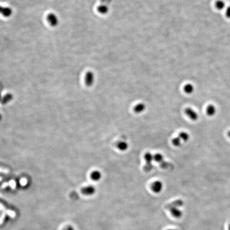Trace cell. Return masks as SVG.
Here are the masks:
<instances>
[{
    "label": "cell",
    "instance_id": "obj_20",
    "mask_svg": "<svg viewBox=\"0 0 230 230\" xmlns=\"http://www.w3.org/2000/svg\"><path fill=\"white\" fill-rule=\"evenodd\" d=\"M225 15H226L227 18H230V6L226 7Z\"/></svg>",
    "mask_w": 230,
    "mask_h": 230
},
{
    "label": "cell",
    "instance_id": "obj_9",
    "mask_svg": "<svg viewBox=\"0 0 230 230\" xmlns=\"http://www.w3.org/2000/svg\"><path fill=\"white\" fill-rule=\"evenodd\" d=\"M101 177H102V174L99 170H94L91 174V178L95 182L99 181L101 180Z\"/></svg>",
    "mask_w": 230,
    "mask_h": 230
},
{
    "label": "cell",
    "instance_id": "obj_23",
    "mask_svg": "<svg viewBox=\"0 0 230 230\" xmlns=\"http://www.w3.org/2000/svg\"><path fill=\"white\" fill-rule=\"evenodd\" d=\"M228 136H229V137L230 138V131L228 132Z\"/></svg>",
    "mask_w": 230,
    "mask_h": 230
},
{
    "label": "cell",
    "instance_id": "obj_18",
    "mask_svg": "<svg viewBox=\"0 0 230 230\" xmlns=\"http://www.w3.org/2000/svg\"><path fill=\"white\" fill-rule=\"evenodd\" d=\"M178 137H180L181 140L183 141L184 142H187L190 139L189 134L185 132H181L179 134Z\"/></svg>",
    "mask_w": 230,
    "mask_h": 230
},
{
    "label": "cell",
    "instance_id": "obj_25",
    "mask_svg": "<svg viewBox=\"0 0 230 230\" xmlns=\"http://www.w3.org/2000/svg\"><path fill=\"white\" fill-rule=\"evenodd\" d=\"M229 230H230V225L229 226Z\"/></svg>",
    "mask_w": 230,
    "mask_h": 230
},
{
    "label": "cell",
    "instance_id": "obj_24",
    "mask_svg": "<svg viewBox=\"0 0 230 230\" xmlns=\"http://www.w3.org/2000/svg\"><path fill=\"white\" fill-rule=\"evenodd\" d=\"M1 93H0V100H1Z\"/></svg>",
    "mask_w": 230,
    "mask_h": 230
},
{
    "label": "cell",
    "instance_id": "obj_26",
    "mask_svg": "<svg viewBox=\"0 0 230 230\" xmlns=\"http://www.w3.org/2000/svg\"><path fill=\"white\" fill-rule=\"evenodd\" d=\"M1 115H0V120H1Z\"/></svg>",
    "mask_w": 230,
    "mask_h": 230
},
{
    "label": "cell",
    "instance_id": "obj_14",
    "mask_svg": "<svg viewBox=\"0 0 230 230\" xmlns=\"http://www.w3.org/2000/svg\"><path fill=\"white\" fill-rule=\"evenodd\" d=\"M194 90V86L191 84H187L184 86V91L187 94L192 93Z\"/></svg>",
    "mask_w": 230,
    "mask_h": 230
},
{
    "label": "cell",
    "instance_id": "obj_28",
    "mask_svg": "<svg viewBox=\"0 0 230 230\" xmlns=\"http://www.w3.org/2000/svg\"><path fill=\"white\" fill-rule=\"evenodd\" d=\"M65 230V229H64V230Z\"/></svg>",
    "mask_w": 230,
    "mask_h": 230
},
{
    "label": "cell",
    "instance_id": "obj_1",
    "mask_svg": "<svg viewBox=\"0 0 230 230\" xmlns=\"http://www.w3.org/2000/svg\"><path fill=\"white\" fill-rule=\"evenodd\" d=\"M144 157L146 162V164L144 167V170L146 172H149L154 168V166L152 165V161L154 160V155L151 152H147L145 154Z\"/></svg>",
    "mask_w": 230,
    "mask_h": 230
},
{
    "label": "cell",
    "instance_id": "obj_22",
    "mask_svg": "<svg viewBox=\"0 0 230 230\" xmlns=\"http://www.w3.org/2000/svg\"><path fill=\"white\" fill-rule=\"evenodd\" d=\"M3 7H1V6H0V14L2 13V11L3 10Z\"/></svg>",
    "mask_w": 230,
    "mask_h": 230
},
{
    "label": "cell",
    "instance_id": "obj_12",
    "mask_svg": "<svg viewBox=\"0 0 230 230\" xmlns=\"http://www.w3.org/2000/svg\"><path fill=\"white\" fill-rule=\"evenodd\" d=\"M215 7L217 10H223L226 7V4L223 0H218L216 2Z\"/></svg>",
    "mask_w": 230,
    "mask_h": 230
},
{
    "label": "cell",
    "instance_id": "obj_13",
    "mask_svg": "<svg viewBox=\"0 0 230 230\" xmlns=\"http://www.w3.org/2000/svg\"><path fill=\"white\" fill-rule=\"evenodd\" d=\"M216 112V109L214 106L213 105H209L206 109V112L207 114L209 116H213L215 114Z\"/></svg>",
    "mask_w": 230,
    "mask_h": 230
},
{
    "label": "cell",
    "instance_id": "obj_15",
    "mask_svg": "<svg viewBox=\"0 0 230 230\" xmlns=\"http://www.w3.org/2000/svg\"><path fill=\"white\" fill-rule=\"evenodd\" d=\"M154 160L161 164L162 162H164V158L162 154L157 153L154 155Z\"/></svg>",
    "mask_w": 230,
    "mask_h": 230
},
{
    "label": "cell",
    "instance_id": "obj_8",
    "mask_svg": "<svg viewBox=\"0 0 230 230\" xmlns=\"http://www.w3.org/2000/svg\"><path fill=\"white\" fill-rule=\"evenodd\" d=\"M146 105L143 103H140L137 104L134 108V112L137 114H141L145 110Z\"/></svg>",
    "mask_w": 230,
    "mask_h": 230
},
{
    "label": "cell",
    "instance_id": "obj_6",
    "mask_svg": "<svg viewBox=\"0 0 230 230\" xmlns=\"http://www.w3.org/2000/svg\"><path fill=\"white\" fill-rule=\"evenodd\" d=\"M47 20L51 25L53 27L57 26L58 24V19L55 14L51 13L47 15Z\"/></svg>",
    "mask_w": 230,
    "mask_h": 230
},
{
    "label": "cell",
    "instance_id": "obj_3",
    "mask_svg": "<svg viewBox=\"0 0 230 230\" xmlns=\"http://www.w3.org/2000/svg\"><path fill=\"white\" fill-rule=\"evenodd\" d=\"M94 81V75L92 72H87L85 78V83L86 84V86L90 87L93 84Z\"/></svg>",
    "mask_w": 230,
    "mask_h": 230
},
{
    "label": "cell",
    "instance_id": "obj_5",
    "mask_svg": "<svg viewBox=\"0 0 230 230\" xmlns=\"http://www.w3.org/2000/svg\"><path fill=\"white\" fill-rule=\"evenodd\" d=\"M82 193L86 195H92L96 192L95 187L93 185H88L84 187L82 189Z\"/></svg>",
    "mask_w": 230,
    "mask_h": 230
},
{
    "label": "cell",
    "instance_id": "obj_7",
    "mask_svg": "<svg viewBox=\"0 0 230 230\" xmlns=\"http://www.w3.org/2000/svg\"><path fill=\"white\" fill-rule=\"evenodd\" d=\"M170 212H171L172 215L176 218H181L183 215L182 211L177 207L172 206L170 208Z\"/></svg>",
    "mask_w": 230,
    "mask_h": 230
},
{
    "label": "cell",
    "instance_id": "obj_2",
    "mask_svg": "<svg viewBox=\"0 0 230 230\" xmlns=\"http://www.w3.org/2000/svg\"><path fill=\"white\" fill-rule=\"evenodd\" d=\"M164 187L162 182L160 181H156L151 185V189L155 193H159L162 192Z\"/></svg>",
    "mask_w": 230,
    "mask_h": 230
},
{
    "label": "cell",
    "instance_id": "obj_4",
    "mask_svg": "<svg viewBox=\"0 0 230 230\" xmlns=\"http://www.w3.org/2000/svg\"><path fill=\"white\" fill-rule=\"evenodd\" d=\"M186 115L193 121H196L198 119V115L197 112H195L192 108H187L185 110Z\"/></svg>",
    "mask_w": 230,
    "mask_h": 230
},
{
    "label": "cell",
    "instance_id": "obj_11",
    "mask_svg": "<svg viewBox=\"0 0 230 230\" xmlns=\"http://www.w3.org/2000/svg\"><path fill=\"white\" fill-rule=\"evenodd\" d=\"M97 11L101 14H106L108 13L109 11V7L108 5L102 4H101L97 7Z\"/></svg>",
    "mask_w": 230,
    "mask_h": 230
},
{
    "label": "cell",
    "instance_id": "obj_27",
    "mask_svg": "<svg viewBox=\"0 0 230 230\" xmlns=\"http://www.w3.org/2000/svg\"><path fill=\"white\" fill-rule=\"evenodd\" d=\"M172 230V229H168V230Z\"/></svg>",
    "mask_w": 230,
    "mask_h": 230
},
{
    "label": "cell",
    "instance_id": "obj_10",
    "mask_svg": "<svg viewBox=\"0 0 230 230\" xmlns=\"http://www.w3.org/2000/svg\"><path fill=\"white\" fill-rule=\"evenodd\" d=\"M117 147L120 151H126L129 148V144L126 141H120L117 143Z\"/></svg>",
    "mask_w": 230,
    "mask_h": 230
},
{
    "label": "cell",
    "instance_id": "obj_17",
    "mask_svg": "<svg viewBox=\"0 0 230 230\" xmlns=\"http://www.w3.org/2000/svg\"><path fill=\"white\" fill-rule=\"evenodd\" d=\"M12 98H13V96H12V95L11 94H7L2 98V101H1V103H2V104H7L9 101H10L12 99Z\"/></svg>",
    "mask_w": 230,
    "mask_h": 230
},
{
    "label": "cell",
    "instance_id": "obj_21",
    "mask_svg": "<svg viewBox=\"0 0 230 230\" xmlns=\"http://www.w3.org/2000/svg\"><path fill=\"white\" fill-rule=\"evenodd\" d=\"M65 230H75V229L73 227L71 226V225H69L68 227H67L66 229H65Z\"/></svg>",
    "mask_w": 230,
    "mask_h": 230
},
{
    "label": "cell",
    "instance_id": "obj_19",
    "mask_svg": "<svg viewBox=\"0 0 230 230\" xmlns=\"http://www.w3.org/2000/svg\"><path fill=\"white\" fill-rule=\"evenodd\" d=\"M181 142H182V141L179 137H174L172 140V144L176 147H180L181 144Z\"/></svg>",
    "mask_w": 230,
    "mask_h": 230
},
{
    "label": "cell",
    "instance_id": "obj_16",
    "mask_svg": "<svg viewBox=\"0 0 230 230\" xmlns=\"http://www.w3.org/2000/svg\"><path fill=\"white\" fill-rule=\"evenodd\" d=\"M12 11L11 8L5 7H3L1 14H2L5 17H9L12 14Z\"/></svg>",
    "mask_w": 230,
    "mask_h": 230
}]
</instances>
